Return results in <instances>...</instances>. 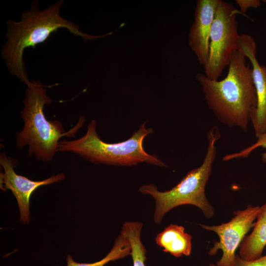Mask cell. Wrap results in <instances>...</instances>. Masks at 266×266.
I'll use <instances>...</instances> for the list:
<instances>
[{
	"label": "cell",
	"mask_w": 266,
	"mask_h": 266,
	"mask_svg": "<svg viewBox=\"0 0 266 266\" xmlns=\"http://www.w3.org/2000/svg\"><path fill=\"white\" fill-rule=\"evenodd\" d=\"M234 266H266V255L250 261L243 260L236 255Z\"/></svg>",
	"instance_id": "2e32d148"
},
{
	"label": "cell",
	"mask_w": 266,
	"mask_h": 266,
	"mask_svg": "<svg viewBox=\"0 0 266 266\" xmlns=\"http://www.w3.org/2000/svg\"><path fill=\"white\" fill-rule=\"evenodd\" d=\"M192 236L185 232V228L170 224L157 234L156 243L163 248V251L176 257L189 256L192 250Z\"/></svg>",
	"instance_id": "8fae6325"
},
{
	"label": "cell",
	"mask_w": 266,
	"mask_h": 266,
	"mask_svg": "<svg viewBox=\"0 0 266 266\" xmlns=\"http://www.w3.org/2000/svg\"><path fill=\"white\" fill-rule=\"evenodd\" d=\"M239 13H241L232 3L219 0L210 33L208 61L204 67V74L209 79L218 80L237 50L240 35L236 20Z\"/></svg>",
	"instance_id": "8992f818"
},
{
	"label": "cell",
	"mask_w": 266,
	"mask_h": 266,
	"mask_svg": "<svg viewBox=\"0 0 266 266\" xmlns=\"http://www.w3.org/2000/svg\"><path fill=\"white\" fill-rule=\"evenodd\" d=\"M220 137L217 127L214 126L207 133L208 145L201 165L187 173L181 181L169 190L158 191L153 184H146L139 188L144 194L150 195L155 199L156 208L154 221L159 224L164 215L171 209L183 204H191L201 210L207 218L214 215V209L205 193L206 184L211 174L216 157V143Z\"/></svg>",
	"instance_id": "5b68a950"
},
{
	"label": "cell",
	"mask_w": 266,
	"mask_h": 266,
	"mask_svg": "<svg viewBox=\"0 0 266 266\" xmlns=\"http://www.w3.org/2000/svg\"><path fill=\"white\" fill-rule=\"evenodd\" d=\"M209 266H217L216 265H214L213 264H210Z\"/></svg>",
	"instance_id": "ac0fdd59"
},
{
	"label": "cell",
	"mask_w": 266,
	"mask_h": 266,
	"mask_svg": "<svg viewBox=\"0 0 266 266\" xmlns=\"http://www.w3.org/2000/svg\"><path fill=\"white\" fill-rule=\"evenodd\" d=\"M146 122L128 139L118 143L102 141L97 132V122L92 120L86 133L73 140H61L58 152H71L95 164L133 166L146 162L160 166L166 164L155 155L146 153L143 147L145 137L153 132L145 128Z\"/></svg>",
	"instance_id": "277c9868"
},
{
	"label": "cell",
	"mask_w": 266,
	"mask_h": 266,
	"mask_svg": "<svg viewBox=\"0 0 266 266\" xmlns=\"http://www.w3.org/2000/svg\"><path fill=\"white\" fill-rule=\"evenodd\" d=\"M236 3L240 8L241 13L245 14L249 8H256L261 5L259 0H236Z\"/></svg>",
	"instance_id": "e0dca14e"
},
{
	"label": "cell",
	"mask_w": 266,
	"mask_h": 266,
	"mask_svg": "<svg viewBox=\"0 0 266 266\" xmlns=\"http://www.w3.org/2000/svg\"></svg>",
	"instance_id": "d6986e66"
},
{
	"label": "cell",
	"mask_w": 266,
	"mask_h": 266,
	"mask_svg": "<svg viewBox=\"0 0 266 266\" xmlns=\"http://www.w3.org/2000/svg\"><path fill=\"white\" fill-rule=\"evenodd\" d=\"M219 0H198L194 22L189 33V46L203 68L209 55L212 24Z\"/></svg>",
	"instance_id": "30bf717a"
},
{
	"label": "cell",
	"mask_w": 266,
	"mask_h": 266,
	"mask_svg": "<svg viewBox=\"0 0 266 266\" xmlns=\"http://www.w3.org/2000/svg\"><path fill=\"white\" fill-rule=\"evenodd\" d=\"M196 79L217 119L246 132L255 114L257 98L251 66L243 53L237 50L233 54L223 79H210L201 73H198Z\"/></svg>",
	"instance_id": "6da1fadb"
},
{
	"label": "cell",
	"mask_w": 266,
	"mask_h": 266,
	"mask_svg": "<svg viewBox=\"0 0 266 266\" xmlns=\"http://www.w3.org/2000/svg\"><path fill=\"white\" fill-rule=\"evenodd\" d=\"M260 207L248 205L243 210L234 212V217L229 222L217 226L199 224L205 230L213 231L219 237L214 246L208 251V255L214 256L219 250L223 255L216 263L217 266H234L236 256L235 251L246 234L255 226Z\"/></svg>",
	"instance_id": "52a82bcc"
},
{
	"label": "cell",
	"mask_w": 266,
	"mask_h": 266,
	"mask_svg": "<svg viewBox=\"0 0 266 266\" xmlns=\"http://www.w3.org/2000/svg\"><path fill=\"white\" fill-rule=\"evenodd\" d=\"M131 247L130 242L124 234L116 239L110 251L101 260L93 263H78L75 262L70 255L66 258L67 266H104L110 261L117 260L131 255Z\"/></svg>",
	"instance_id": "5bb4252c"
},
{
	"label": "cell",
	"mask_w": 266,
	"mask_h": 266,
	"mask_svg": "<svg viewBox=\"0 0 266 266\" xmlns=\"http://www.w3.org/2000/svg\"><path fill=\"white\" fill-rule=\"evenodd\" d=\"M253 228L240 246V257L245 260H254L262 257L266 246V201L260 207Z\"/></svg>",
	"instance_id": "7c38bea8"
},
{
	"label": "cell",
	"mask_w": 266,
	"mask_h": 266,
	"mask_svg": "<svg viewBox=\"0 0 266 266\" xmlns=\"http://www.w3.org/2000/svg\"><path fill=\"white\" fill-rule=\"evenodd\" d=\"M64 1H58L42 10L38 2L33 1L30 10L22 13L19 22L9 20L6 22L7 40L2 46L1 56L11 74L27 84L29 81L23 59L24 50L45 42L52 33L60 28H66L71 33L81 36L85 41L103 38L112 34L92 35L79 30V27L60 14Z\"/></svg>",
	"instance_id": "7a4b0ae2"
},
{
	"label": "cell",
	"mask_w": 266,
	"mask_h": 266,
	"mask_svg": "<svg viewBox=\"0 0 266 266\" xmlns=\"http://www.w3.org/2000/svg\"><path fill=\"white\" fill-rule=\"evenodd\" d=\"M16 161L4 152L0 153V165L4 170L0 175V189L11 191L17 201L21 221L29 224L31 220L30 200L32 194L40 186L63 180L65 174L60 173L41 181H33L16 173L14 168L17 166Z\"/></svg>",
	"instance_id": "ba28073f"
},
{
	"label": "cell",
	"mask_w": 266,
	"mask_h": 266,
	"mask_svg": "<svg viewBox=\"0 0 266 266\" xmlns=\"http://www.w3.org/2000/svg\"><path fill=\"white\" fill-rule=\"evenodd\" d=\"M237 50L243 53L251 64L257 98V107L251 123L255 135L258 137L266 132V66L261 65L258 61L256 43L251 36L240 34Z\"/></svg>",
	"instance_id": "9c48e42d"
},
{
	"label": "cell",
	"mask_w": 266,
	"mask_h": 266,
	"mask_svg": "<svg viewBox=\"0 0 266 266\" xmlns=\"http://www.w3.org/2000/svg\"><path fill=\"white\" fill-rule=\"evenodd\" d=\"M257 138H258L257 141L253 144L239 152L231 153L225 156L223 160L227 161L235 159L246 158L254 150L259 147L266 148V132L260 134ZM262 160L263 162L266 163V152L262 154Z\"/></svg>",
	"instance_id": "9a60e30c"
},
{
	"label": "cell",
	"mask_w": 266,
	"mask_h": 266,
	"mask_svg": "<svg viewBox=\"0 0 266 266\" xmlns=\"http://www.w3.org/2000/svg\"><path fill=\"white\" fill-rule=\"evenodd\" d=\"M26 85L24 107L21 113L24 127L16 135V147L23 149L28 146V156L50 162L58 152L60 139L64 136L73 137L83 126L85 118L80 116L77 124L65 132L61 122L48 120L44 115V107L52 100L43 85L35 81H30Z\"/></svg>",
	"instance_id": "3957f363"
},
{
	"label": "cell",
	"mask_w": 266,
	"mask_h": 266,
	"mask_svg": "<svg viewBox=\"0 0 266 266\" xmlns=\"http://www.w3.org/2000/svg\"><path fill=\"white\" fill-rule=\"evenodd\" d=\"M142 227V224L138 222H126L121 232L130 242L133 266H145L146 249L140 238Z\"/></svg>",
	"instance_id": "4fadbf2b"
}]
</instances>
